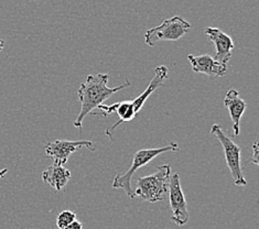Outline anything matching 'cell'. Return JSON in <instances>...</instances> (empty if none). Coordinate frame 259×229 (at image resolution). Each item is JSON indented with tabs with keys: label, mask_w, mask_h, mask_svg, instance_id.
I'll return each mask as SVG.
<instances>
[{
	"label": "cell",
	"mask_w": 259,
	"mask_h": 229,
	"mask_svg": "<svg viewBox=\"0 0 259 229\" xmlns=\"http://www.w3.org/2000/svg\"><path fill=\"white\" fill-rule=\"evenodd\" d=\"M109 79L108 74H97V75H89L86 80L81 84L78 88V100L81 102V110L74 120V127L78 130L82 129L83 120L85 117L103 105V103L112 97L119 90L131 86V82L126 79L124 84L117 87L109 88L107 86Z\"/></svg>",
	"instance_id": "1"
},
{
	"label": "cell",
	"mask_w": 259,
	"mask_h": 229,
	"mask_svg": "<svg viewBox=\"0 0 259 229\" xmlns=\"http://www.w3.org/2000/svg\"><path fill=\"white\" fill-rule=\"evenodd\" d=\"M157 168V172L153 174L137 178V189L134 190V194L140 201L157 203L165 200L168 195L171 166L163 164Z\"/></svg>",
	"instance_id": "2"
},
{
	"label": "cell",
	"mask_w": 259,
	"mask_h": 229,
	"mask_svg": "<svg viewBox=\"0 0 259 229\" xmlns=\"http://www.w3.org/2000/svg\"><path fill=\"white\" fill-rule=\"evenodd\" d=\"M179 151V146L176 142H171L170 145L161 147V148H153V149H141L135 153L133 163L124 174H117L113 179V188L114 189H121L125 191L127 196L131 199H135L134 190L132 187V178L136 171L139 170L143 166L149 164L151 161L157 158L158 156L165 152H177Z\"/></svg>",
	"instance_id": "3"
},
{
	"label": "cell",
	"mask_w": 259,
	"mask_h": 229,
	"mask_svg": "<svg viewBox=\"0 0 259 229\" xmlns=\"http://www.w3.org/2000/svg\"><path fill=\"white\" fill-rule=\"evenodd\" d=\"M211 134L214 135V137L220 141L222 147H223L227 168L231 171L234 183H235L237 187H246V185H247V181L245 179L242 164H240V154H242L240 147H238L235 142L228 137L218 123H214L212 126Z\"/></svg>",
	"instance_id": "4"
},
{
	"label": "cell",
	"mask_w": 259,
	"mask_h": 229,
	"mask_svg": "<svg viewBox=\"0 0 259 229\" xmlns=\"http://www.w3.org/2000/svg\"><path fill=\"white\" fill-rule=\"evenodd\" d=\"M191 29V24L183 18L175 16L164 19L158 27L149 29L145 33V42L153 47L160 41H178L186 35Z\"/></svg>",
	"instance_id": "5"
},
{
	"label": "cell",
	"mask_w": 259,
	"mask_h": 229,
	"mask_svg": "<svg viewBox=\"0 0 259 229\" xmlns=\"http://www.w3.org/2000/svg\"><path fill=\"white\" fill-rule=\"evenodd\" d=\"M82 148H88L90 151H94L95 147L92 141H66V140H55L48 142L46 145V154L48 158L53 160L54 165L63 166L69 161L73 153H75Z\"/></svg>",
	"instance_id": "6"
},
{
	"label": "cell",
	"mask_w": 259,
	"mask_h": 229,
	"mask_svg": "<svg viewBox=\"0 0 259 229\" xmlns=\"http://www.w3.org/2000/svg\"><path fill=\"white\" fill-rule=\"evenodd\" d=\"M168 195L172 212L171 220L175 221L178 226H184L189 221L188 203L181 188L180 175L178 173L170 176Z\"/></svg>",
	"instance_id": "7"
},
{
	"label": "cell",
	"mask_w": 259,
	"mask_h": 229,
	"mask_svg": "<svg viewBox=\"0 0 259 229\" xmlns=\"http://www.w3.org/2000/svg\"><path fill=\"white\" fill-rule=\"evenodd\" d=\"M204 33L217 48V54H215L214 60L221 64L226 65L227 62L232 58V51L235 47L233 39L219 28H206Z\"/></svg>",
	"instance_id": "8"
},
{
	"label": "cell",
	"mask_w": 259,
	"mask_h": 229,
	"mask_svg": "<svg viewBox=\"0 0 259 229\" xmlns=\"http://www.w3.org/2000/svg\"><path fill=\"white\" fill-rule=\"evenodd\" d=\"M188 60L195 73L205 74L211 78L223 77L227 73V66L219 63L211 55H188Z\"/></svg>",
	"instance_id": "9"
},
{
	"label": "cell",
	"mask_w": 259,
	"mask_h": 229,
	"mask_svg": "<svg viewBox=\"0 0 259 229\" xmlns=\"http://www.w3.org/2000/svg\"><path fill=\"white\" fill-rule=\"evenodd\" d=\"M224 104L231 116L234 135L237 137L239 134L240 118H242V116L245 113L247 104H246L243 98L239 96V93L234 88H231L227 91V94L224 98Z\"/></svg>",
	"instance_id": "10"
},
{
	"label": "cell",
	"mask_w": 259,
	"mask_h": 229,
	"mask_svg": "<svg viewBox=\"0 0 259 229\" xmlns=\"http://www.w3.org/2000/svg\"><path fill=\"white\" fill-rule=\"evenodd\" d=\"M168 72H169L168 67L164 65H160L157 67L155 76L151 78L149 85L147 86V88L144 90V93H141L138 97H136V100L132 101L133 108L136 114L138 115L140 109L143 108L146 101L148 100V97H150L153 94V91H155L157 88H159L160 86L163 85L164 80L168 78Z\"/></svg>",
	"instance_id": "11"
},
{
	"label": "cell",
	"mask_w": 259,
	"mask_h": 229,
	"mask_svg": "<svg viewBox=\"0 0 259 229\" xmlns=\"http://www.w3.org/2000/svg\"><path fill=\"white\" fill-rule=\"evenodd\" d=\"M71 178V172L59 165H51L42 173V179L57 192H61Z\"/></svg>",
	"instance_id": "12"
},
{
	"label": "cell",
	"mask_w": 259,
	"mask_h": 229,
	"mask_svg": "<svg viewBox=\"0 0 259 229\" xmlns=\"http://www.w3.org/2000/svg\"><path fill=\"white\" fill-rule=\"evenodd\" d=\"M76 220V214L72 210H63L61 212L57 218V226L59 229H64L66 226H69L71 222Z\"/></svg>",
	"instance_id": "13"
},
{
	"label": "cell",
	"mask_w": 259,
	"mask_h": 229,
	"mask_svg": "<svg viewBox=\"0 0 259 229\" xmlns=\"http://www.w3.org/2000/svg\"><path fill=\"white\" fill-rule=\"evenodd\" d=\"M258 151H259V149H258V140H255L254 141V144H252V157H251V162L254 163V164H256V165H258Z\"/></svg>",
	"instance_id": "14"
},
{
	"label": "cell",
	"mask_w": 259,
	"mask_h": 229,
	"mask_svg": "<svg viewBox=\"0 0 259 229\" xmlns=\"http://www.w3.org/2000/svg\"><path fill=\"white\" fill-rule=\"evenodd\" d=\"M64 229H83V225H82V222H79L78 220H74L69 226H66Z\"/></svg>",
	"instance_id": "15"
},
{
	"label": "cell",
	"mask_w": 259,
	"mask_h": 229,
	"mask_svg": "<svg viewBox=\"0 0 259 229\" xmlns=\"http://www.w3.org/2000/svg\"><path fill=\"white\" fill-rule=\"evenodd\" d=\"M7 172H8V169H3V170H0V178H3L6 174H7Z\"/></svg>",
	"instance_id": "16"
},
{
	"label": "cell",
	"mask_w": 259,
	"mask_h": 229,
	"mask_svg": "<svg viewBox=\"0 0 259 229\" xmlns=\"http://www.w3.org/2000/svg\"><path fill=\"white\" fill-rule=\"evenodd\" d=\"M4 47H5V42H4V40L2 38H0V51H3Z\"/></svg>",
	"instance_id": "17"
}]
</instances>
